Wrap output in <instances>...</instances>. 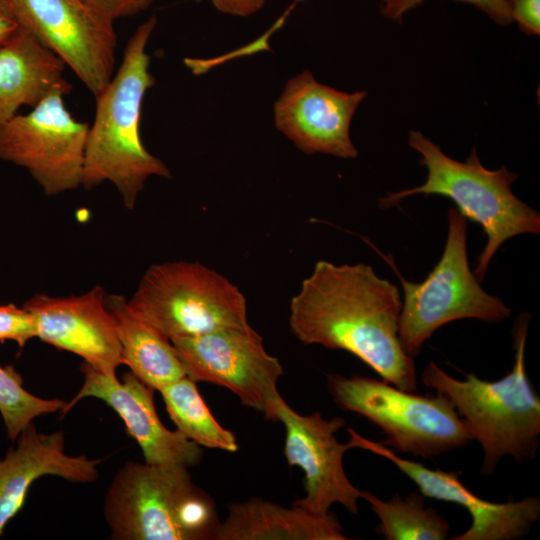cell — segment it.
<instances>
[{
  "label": "cell",
  "mask_w": 540,
  "mask_h": 540,
  "mask_svg": "<svg viewBox=\"0 0 540 540\" xmlns=\"http://www.w3.org/2000/svg\"><path fill=\"white\" fill-rule=\"evenodd\" d=\"M401 307L397 286L371 266L320 260L291 299L289 324L302 343L347 351L382 380L415 392V363L399 338Z\"/></svg>",
  "instance_id": "cell-1"
},
{
  "label": "cell",
  "mask_w": 540,
  "mask_h": 540,
  "mask_svg": "<svg viewBox=\"0 0 540 540\" xmlns=\"http://www.w3.org/2000/svg\"><path fill=\"white\" fill-rule=\"evenodd\" d=\"M156 24L152 15L136 29L116 74L95 96V118L84 152L81 186L90 189L110 182L129 210L150 177L171 178L165 163L145 148L140 133L143 99L155 83L146 48Z\"/></svg>",
  "instance_id": "cell-2"
},
{
  "label": "cell",
  "mask_w": 540,
  "mask_h": 540,
  "mask_svg": "<svg viewBox=\"0 0 540 540\" xmlns=\"http://www.w3.org/2000/svg\"><path fill=\"white\" fill-rule=\"evenodd\" d=\"M527 313L513 330L514 364L501 379L486 381L475 374L465 380L452 377L430 362L421 374L423 384L444 395L465 422L473 440L483 449L482 473L491 474L505 456L517 461L534 458L540 435V398L525 368L529 326Z\"/></svg>",
  "instance_id": "cell-3"
},
{
  "label": "cell",
  "mask_w": 540,
  "mask_h": 540,
  "mask_svg": "<svg viewBox=\"0 0 540 540\" xmlns=\"http://www.w3.org/2000/svg\"><path fill=\"white\" fill-rule=\"evenodd\" d=\"M408 144L421 155L420 164L427 168L426 181L418 187L388 193L379 200L380 206L392 207L417 194L451 199L457 210L479 224L486 235L473 272L480 282L504 242L517 235L540 233V214L512 192L516 172L505 166L485 168L475 148L465 162L454 160L420 131L409 132Z\"/></svg>",
  "instance_id": "cell-4"
},
{
  "label": "cell",
  "mask_w": 540,
  "mask_h": 540,
  "mask_svg": "<svg viewBox=\"0 0 540 540\" xmlns=\"http://www.w3.org/2000/svg\"><path fill=\"white\" fill-rule=\"evenodd\" d=\"M104 516L115 540L215 539L213 499L184 466L125 462L111 480Z\"/></svg>",
  "instance_id": "cell-5"
},
{
  "label": "cell",
  "mask_w": 540,
  "mask_h": 540,
  "mask_svg": "<svg viewBox=\"0 0 540 540\" xmlns=\"http://www.w3.org/2000/svg\"><path fill=\"white\" fill-rule=\"evenodd\" d=\"M447 218L448 233L442 256L423 282L406 280L393 259L380 253L402 283L399 338L413 358L426 340L447 323L462 319L496 323L511 314L499 297L483 290L470 269L466 218L456 207L449 209Z\"/></svg>",
  "instance_id": "cell-6"
},
{
  "label": "cell",
  "mask_w": 540,
  "mask_h": 540,
  "mask_svg": "<svg viewBox=\"0 0 540 540\" xmlns=\"http://www.w3.org/2000/svg\"><path fill=\"white\" fill-rule=\"evenodd\" d=\"M334 402L356 413L386 436L392 450L432 458L463 448L473 438L453 404L442 394L423 396L365 376H327Z\"/></svg>",
  "instance_id": "cell-7"
},
{
  "label": "cell",
  "mask_w": 540,
  "mask_h": 540,
  "mask_svg": "<svg viewBox=\"0 0 540 540\" xmlns=\"http://www.w3.org/2000/svg\"><path fill=\"white\" fill-rule=\"evenodd\" d=\"M127 303L170 340L250 326L243 293L199 262L150 266Z\"/></svg>",
  "instance_id": "cell-8"
},
{
  "label": "cell",
  "mask_w": 540,
  "mask_h": 540,
  "mask_svg": "<svg viewBox=\"0 0 540 540\" xmlns=\"http://www.w3.org/2000/svg\"><path fill=\"white\" fill-rule=\"evenodd\" d=\"M63 90L17 114L0 129V160L25 168L47 196L77 189L82 183L89 124L73 118Z\"/></svg>",
  "instance_id": "cell-9"
},
{
  "label": "cell",
  "mask_w": 540,
  "mask_h": 540,
  "mask_svg": "<svg viewBox=\"0 0 540 540\" xmlns=\"http://www.w3.org/2000/svg\"><path fill=\"white\" fill-rule=\"evenodd\" d=\"M186 375L229 389L243 405L276 420L281 396L277 382L283 374L279 360L270 355L251 326L229 328L171 340Z\"/></svg>",
  "instance_id": "cell-10"
},
{
  "label": "cell",
  "mask_w": 540,
  "mask_h": 540,
  "mask_svg": "<svg viewBox=\"0 0 540 540\" xmlns=\"http://www.w3.org/2000/svg\"><path fill=\"white\" fill-rule=\"evenodd\" d=\"M19 27L56 54L97 96L114 75V23L82 0H5Z\"/></svg>",
  "instance_id": "cell-11"
},
{
  "label": "cell",
  "mask_w": 540,
  "mask_h": 540,
  "mask_svg": "<svg viewBox=\"0 0 540 540\" xmlns=\"http://www.w3.org/2000/svg\"><path fill=\"white\" fill-rule=\"evenodd\" d=\"M276 420L285 427V458L290 466L304 471L305 496L292 505L317 515H326L333 504L357 514L362 490L347 477L343 457L350 442H338L336 433L345 426L341 417L326 420L320 412L301 415L280 396L275 404Z\"/></svg>",
  "instance_id": "cell-12"
},
{
  "label": "cell",
  "mask_w": 540,
  "mask_h": 540,
  "mask_svg": "<svg viewBox=\"0 0 540 540\" xmlns=\"http://www.w3.org/2000/svg\"><path fill=\"white\" fill-rule=\"evenodd\" d=\"M106 295L101 286L67 297L37 293L23 307L33 316L37 338L78 355L105 375L116 377L124 360Z\"/></svg>",
  "instance_id": "cell-13"
},
{
  "label": "cell",
  "mask_w": 540,
  "mask_h": 540,
  "mask_svg": "<svg viewBox=\"0 0 540 540\" xmlns=\"http://www.w3.org/2000/svg\"><path fill=\"white\" fill-rule=\"evenodd\" d=\"M352 448H361L394 464L411 479L423 496L455 503L471 516L470 527L452 540H515L525 536L540 517V498L525 497L519 501L494 503L471 492L459 479L458 471L430 469L405 459L396 451L349 428Z\"/></svg>",
  "instance_id": "cell-14"
},
{
  "label": "cell",
  "mask_w": 540,
  "mask_h": 540,
  "mask_svg": "<svg viewBox=\"0 0 540 540\" xmlns=\"http://www.w3.org/2000/svg\"><path fill=\"white\" fill-rule=\"evenodd\" d=\"M366 96L365 91L348 93L321 84L305 70L288 80L275 102L276 128L308 155L356 158L350 124Z\"/></svg>",
  "instance_id": "cell-15"
},
{
  "label": "cell",
  "mask_w": 540,
  "mask_h": 540,
  "mask_svg": "<svg viewBox=\"0 0 540 540\" xmlns=\"http://www.w3.org/2000/svg\"><path fill=\"white\" fill-rule=\"evenodd\" d=\"M83 384L61 414H67L80 400H102L123 420L126 432L138 443L148 464L193 467L202 459V449L180 431L167 429L155 410L154 389L131 371L117 377L105 375L83 362Z\"/></svg>",
  "instance_id": "cell-16"
},
{
  "label": "cell",
  "mask_w": 540,
  "mask_h": 540,
  "mask_svg": "<svg viewBox=\"0 0 540 540\" xmlns=\"http://www.w3.org/2000/svg\"><path fill=\"white\" fill-rule=\"evenodd\" d=\"M15 442L0 458V537L39 478L53 475L69 482L92 483L99 476L101 459L66 454L62 431L40 433L32 422Z\"/></svg>",
  "instance_id": "cell-17"
},
{
  "label": "cell",
  "mask_w": 540,
  "mask_h": 540,
  "mask_svg": "<svg viewBox=\"0 0 540 540\" xmlns=\"http://www.w3.org/2000/svg\"><path fill=\"white\" fill-rule=\"evenodd\" d=\"M65 63L18 27L0 46V129L22 106L34 107L56 90L70 93Z\"/></svg>",
  "instance_id": "cell-18"
},
{
  "label": "cell",
  "mask_w": 540,
  "mask_h": 540,
  "mask_svg": "<svg viewBox=\"0 0 540 540\" xmlns=\"http://www.w3.org/2000/svg\"><path fill=\"white\" fill-rule=\"evenodd\" d=\"M336 516L317 515L260 498L228 505L215 540H344Z\"/></svg>",
  "instance_id": "cell-19"
},
{
  "label": "cell",
  "mask_w": 540,
  "mask_h": 540,
  "mask_svg": "<svg viewBox=\"0 0 540 540\" xmlns=\"http://www.w3.org/2000/svg\"><path fill=\"white\" fill-rule=\"evenodd\" d=\"M112 313L124 364L154 390L187 376L171 340L138 316L127 299L118 294L106 295Z\"/></svg>",
  "instance_id": "cell-20"
},
{
  "label": "cell",
  "mask_w": 540,
  "mask_h": 540,
  "mask_svg": "<svg viewBox=\"0 0 540 540\" xmlns=\"http://www.w3.org/2000/svg\"><path fill=\"white\" fill-rule=\"evenodd\" d=\"M177 430L199 446L227 452L238 450L233 433L224 428L210 412L196 382L184 376L159 391Z\"/></svg>",
  "instance_id": "cell-21"
},
{
  "label": "cell",
  "mask_w": 540,
  "mask_h": 540,
  "mask_svg": "<svg viewBox=\"0 0 540 540\" xmlns=\"http://www.w3.org/2000/svg\"><path fill=\"white\" fill-rule=\"evenodd\" d=\"M380 523L376 532L387 540H444L450 526L436 510L425 506L420 492L404 498L399 495L383 501L369 491H362Z\"/></svg>",
  "instance_id": "cell-22"
},
{
  "label": "cell",
  "mask_w": 540,
  "mask_h": 540,
  "mask_svg": "<svg viewBox=\"0 0 540 540\" xmlns=\"http://www.w3.org/2000/svg\"><path fill=\"white\" fill-rule=\"evenodd\" d=\"M64 405L61 399H43L31 394L12 366L0 365V414L12 442L35 418L61 411Z\"/></svg>",
  "instance_id": "cell-23"
},
{
  "label": "cell",
  "mask_w": 540,
  "mask_h": 540,
  "mask_svg": "<svg viewBox=\"0 0 540 540\" xmlns=\"http://www.w3.org/2000/svg\"><path fill=\"white\" fill-rule=\"evenodd\" d=\"M426 0H382V15L392 21H401L403 15L411 9L423 4ZM476 6L491 20L499 25L509 24L511 19L507 0H457Z\"/></svg>",
  "instance_id": "cell-24"
},
{
  "label": "cell",
  "mask_w": 540,
  "mask_h": 540,
  "mask_svg": "<svg viewBox=\"0 0 540 540\" xmlns=\"http://www.w3.org/2000/svg\"><path fill=\"white\" fill-rule=\"evenodd\" d=\"M36 337L32 314L23 306L0 304V342L11 340L23 347Z\"/></svg>",
  "instance_id": "cell-25"
},
{
  "label": "cell",
  "mask_w": 540,
  "mask_h": 540,
  "mask_svg": "<svg viewBox=\"0 0 540 540\" xmlns=\"http://www.w3.org/2000/svg\"><path fill=\"white\" fill-rule=\"evenodd\" d=\"M99 16L114 21L134 16L147 8L154 0H82Z\"/></svg>",
  "instance_id": "cell-26"
},
{
  "label": "cell",
  "mask_w": 540,
  "mask_h": 540,
  "mask_svg": "<svg viewBox=\"0 0 540 540\" xmlns=\"http://www.w3.org/2000/svg\"><path fill=\"white\" fill-rule=\"evenodd\" d=\"M512 21L528 36L540 34V0H507Z\"/></svg>",
  "instance_id": "cell-27"
},
{
  "label": "cell",
  "mask_w": 540,
  "mask_h": 540,
  "mask_svg": "<svg viewBox=\"0 0 540 540\" xmlns=\"http://www.w3.org/2000/svg\"><path fill=\"white\" fill-rule=\"evenodd\" d=\"M221 13L247 17L258 12L266 0H209Z\"/></svg>",
  "instance_id": "cell-28"
},
{
  "label": "cell",
  "mask_w": 540,
  "mask_h": 540,
  "mask_svg": "<svg viewBox=\"0 0 540 540\" xmlns=\"http://www.w3.org/2000/svg\"><path fill=\"white\" fill-rule=\"evenodd\" d=\"M19 25L5 0H0V46L18 29Z\"/></svg>",
  "instance_id": "cell-29"
}]
</instances>
